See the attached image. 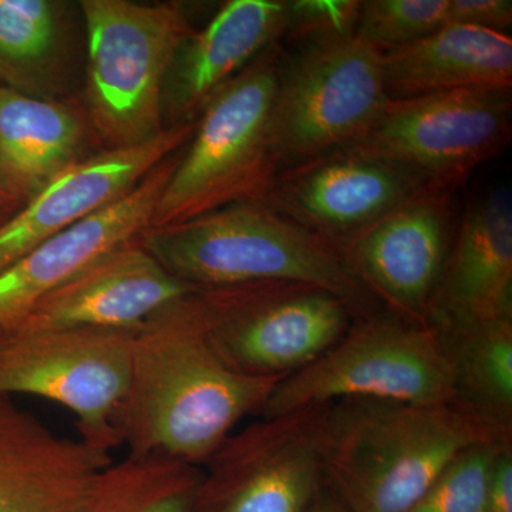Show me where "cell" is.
Returning a JSON list of instances; mask_svg holds the SVG:
<instances>
[{
    "mask_svg": "<svg viewBox=\"0 0 512 512\" xmlns=\"http://www.w3.org/2000/svg\"><path fill=\"white\" fill-rule=\"evenodd\" d=\"M360 8L362 2L357 0L288 2V28L284 39L299 46L329 37L352 35L356 33Z\"/></svg>",
    "mask_w": 512,
    "mask_h": 512,
    "instance_id": "obj_26",
    "label": "cell"
},
{
    "mask_svg": "<svg viewBox=\"0 0 512 512\" xmlns=\"http://www.w3.org/2000/svg\"><path fill=\"white\" fill-rule=\"evenodd\" d=\"M453 197L430 188L339 245L384 308L426 319L456 234Z\"/></svg>",
    "mask_w": 512,
    "mask_h": 512,
    "instance_id": "obj_14",
    "label": "cell"
},
{
    "mask_svg": "<svg viewBox=\"0 0 512 512\" xmlns=\"http://www.w3.org/2000/svg\"><path fill=\"white\" fill-rule=\"evenodd\" d=\"M389 99L382 52L356 33L284 53L271 120L279 173L362 140Z\"/></svg>",
    "mask_w": 512,
    "mask_h": 512,
    "instance_id": "obj_8",
    "label": "cell"
},
{
    "mask_svg": "<svg viewBox=\"0 0 512 512\" xmlns=\"http://www.w3.org/2000/svg\"><path fill=\"white\" fill-rule=\"evenodd\" d=\"M9 207H13L12 202H10L9 198L0 190V211L6 210V208Z\"/></svg>",
    "mask_w": 512,
    "mask_h": 512,
    "instance_id": "obj_31",
    "label": "cell"
},
{
    "mask_svg": "<svg viewBox=\"0 0 512 512\" xmlns=\"http://www.w3.org/2000/svg\"><path fill=\"white\" fill-rule=\"evenodd\" d=\"M90 131L72 104L0 86V190L23 207L86 157Z\"/></svg>",
    "mask_w": 512,
    "mask_h": 512,
    "instance_id": "obj_20",
    "label": "cell"
},
{
    "mask_svg": "<svg viewBox=\"0 0 512 512\" xmlns=\"http://www.w3.org/2000/svg\"><path fill=\"white\" fill-rule=\"evenodd\" d=\"M281 380L228 366L208 338L200 291L192 293L136 330L121 441L137 460L207 463L239 421L261 413Z\"/></svg>",
    "mask_w": 512,
    "mask_h": 512,
    "instance_id": "obj_1",
    "label": "cell"
},
{
    "mask_svg": "<svg viewBox=\"0 0 512 512\" xmlns=\"http://www.w3.org/2000/svg\"><path fill=\"white\" fill-rule=\"evenodd\" d=\"M507 444L512 441L480 444L463 451L404 512H485L494 460Z\"/></svg>",
    "mask_w": 512,
    "mask_h": 512,
    "instance_id": "obj_24",
    "label": "cell"
},
{
    "mask_svg": "<svg viewBox=\"0 0 512 512\" xmlns=\"http://www.w3.org/2000/svg\"><path fill=\"white\" fill-rule=\"evenodd\" d=\"M288 28V2L228 0L178 50L164 83L167 127L191 124L208 103Z\"/></svg>",
    "mask_w": 512,
    "mask_h": 512,
    "instance_id": "obj_18",
    "label": "cell"
},
{
    "mask_svg": "<svg viewBox=\"0 0 512 512\" xmlns=\"http://www.w3.org/2000/svg\"><path fill=\"white\" fill-rule=\"evenodd\" d=\"M194 128L195 123L167 127L141 146L103 148L70 165L0 224V272L47 239L120 200L158 164L187 146Z\"/></svg>",
    "mask_w": 512,
    "mask_h": 512,
    "instance_id": "obj_15",
    "label": "cell"
},
{
    "mask_svg": "<svg viewBox=\"0 0 512 512\" xmlns=\"http://www.w3.org/2000/svg\"><path fill=\"white\" fill-rule=\"evenodd\" d=\"M173 461L128 458L59 436L0 396V512H133L164 491Z\"/></svg>",
    "mask_w": 512,
    "mask_h": 512,
    "instance_id": "obj_6",
    "label": "cell"
},
{
    "mask_svg": "<svg viewBox=\"0 0 512 512\" xmlns=\"http://www.w3.org/2000/svg\"><path fill=\"white\" fill-rule=\"evenodd\" d=\"M177 154V153H175ZM180 156L158 164L128 194L47 239L0 272V332L23 322L37 303L100 256L134 241L150 227L165 184Z\"/></svg>",
    "mask_w": 512,
    "mask_h": 512,
    "instance_id": "obj_16",
    "label": "cell"
},
{
    "mask_svg": "<svg viewBox=\"0 0 512 512\" xmlns=\"http://www.w3.org/2000/svg\"><path fill=\"white\" fill-rule=\"evenodd\" d=\"M447 15L448 0H365L356 35L383 52L437 32Z\"/></svg>",
    "mask_w": 512,
    "mask_h": 512,
    "instance_id": "obj_25",
    "label": "cell"
},
{
    "mask_svg": "<svg viewBox=\"0 0 512 512\" xmlns=\"http://www.w3.org/2000/svg\"><path fill=\"white\" fill-rule=\"evenodd\" d=\"M200 301L211 345L249 376H291L332 348L356 319L335 293L305 282L201 289Z\"/></svg>",
    "mask_w": 512,
    "mask_h": 512,
    "instance_id": "obj_9",
    "label": "cell"
},
{
    "mask_svg": "<svg viewBox=\"0 0 512 512\" xmlns=\"http://www.w3.org/2000/svg\"><path fill=\"white\" fill-rule=\"evenodd\" d=\"M198 291L171 275L134 239L47 295L13 330L137 329L165 306Z\"/></svg>",
    "mask_w": 512,
    "mask_h": 512,
    "instance_id": "obj_17",
    "label": "cell"
},
{
    "mask_svg": "<svg viewBox=\"0 0 512 512\" xmlns=\"http://www.w3.org/2000/svg\"><path fill=\"white\" fill-rule=\"evenodd\" d=\"M430 188L409 168L348 146L282 170L264 204L339 247Z\"/></svg>",
    "mask_w": 512,
    "mask_h": 512,
    "instance_id": "obj_13",
    "label": "cell"
},
{
    "mask_svg": "<svg viewBox=\"0 0 512 512\" xmlns=\"http://www.w3.org/2000/svg\"><path fill=\"white\" fill-rule=\"evenodd\" d=\"M86 117L104 148L141 146L165 130L163 93L178 50L195 32L180 2L83 0Z\"/></svg>",
    "mask_w": 512,
    "mask_h": 512,
    "instance_id": "obj_5",
    "label": "cell"
},
{
    "mask_svg": "<svg viewBox=\"0 0 512 512\" xmlns=\"http://www.w3.org/2000/svg\"><path fill=\"white\" fill-rule=\"evenodd\" d=\"M328 404L266 417L207 461L197 507L205 512H306L325 485Z\"/></svg>",
    "mask_w": 512,
    "mask_h": 512,
    "instance_id": "obj_12",
    "label": "cell"
},
{
    "mask_svg": "<svg viewBox=\"0 0 512 512\" xmlns=\"http://www.w3.org/2000/svg\"><path fill=\"white\" fill-rule=\"evenodd\" d=\"M350 397L454 404L450 367L433 326L384 306L353 319L332 348L276 384L259 416Z\"/></svg>",
    "mask_w": 512,
    "mask_h": 512,
    "instance_id": "obj_7",
    "label": "cell"
},
{
    "mask_svg": "<svg viewBox=\"0 0 512 512\" xmlns=\"http://www.w3.org/2000/svg\"><path fill=\"white\" fill-rule=\"evenodd\" d=\"M137 329L12 330L0 336V396L30 394L72 410L82 437L113 450L121 443Z\"/></svg>",
    "mask_w": 512,
    "mask_h": 512,
    "instance_id": "obj_10",
    "label": "cell"
},
{
    "mask_svg": "<svg viewBox=\"0 0 512 512\" xmlns=\"http://www.w3.org/2000/svg\"><path fill=\"white\" fill-rule=\"evenodd\" d=\"M67 9L59 0H0V86L55 99L64 79Z\"/></svg>",
    "mask_w": 512,
    "mask_h": 512,
    "instance_id": "obj_23",
    "label": "cell"
},
{
    "mask_svg": "<svg viewBox=\"0 0 512 512\" xmlns=\"http://www.w3.org/2000/svg\"><path fill=\"white\" fill-rule=\"evenodd\" d=\"M510 441L456 404L350 397L326 410L325 485L349 512H404L463 451Z\"/></svg>",
    "mask_w": 512,
    "mask_h": 512,
    "instance_id": "obj_2",
    "label": "cell"
},
{
    "mask_svg": "<svg viewBox=\"0 0 512 512\" xmlns=\"http://www.w3.org/2000/svg\"><path fill=\"white\" fill-rule=\"evenodd\" d=\"M512 318V195L498 187L457 222L426 319Z\"/></svg>",
    "mask_w": 512,
    "mask_h": 512,
    "instance_id": "obj_19",
    "label": "cell"
},
{
    "mask_svg": "<svg viewBox=\"0 0 512 512\" xmlns=\"http://www.w3.org/2000/svg\"><path fill=\"white\" fill-rule=\"evenodd\" d=\"M426 320L450 367L454 404L512 433V318Z\"/></svg>",
    "mask_w": 512,
    "mask_h": 512,
    "instance_id": "obj_22",
    "label": "cell"
},
{
    "mask_svg": "<svg viewBox=\"0 0 512 512\" xmlns=\"http://www.w3.org/2000/svg\"><path fill=\"white\" fill-rule=\"evenodd\" d=\"M284 47L265 49L195 121L150 227L178 224L242 202H265L278 165L271 120Z\"/></svg>",
    "mask_w": 512,
    "mask_h": 512,
    "instance_id": "obj_4",
    "label": "cell"
},
{
    "mask_svg": "<svg viewBox=\"0 0 512 512\" xmlns=\"http://www.w3.org/2000/svg\"><path fill=\"white\" fill-rule=\"evenodd\" d=\"M0 336H2V332H0Z\"/></svg>",
    "mask_w": 512,
    "mask_h": 512,
    "instance_id": "obj_32",
    "label": "cell"
},
{
    "mask_svg": "<svg viewBox=\"0 0 512 512\" xmlns=\"http://www.w3.org/2000/svg\"><path fill=\"white\" fill-rule=\"evenodd\" d=\"M512 136V89H461L389 99L356 146L456 192Z\"/></svg>",
    "mask_w": 512,
    "mask_h": 512,
    "instance_id": "obj_11",
    "label": "cell"
},
{
    "mask_svg": "<svg viewBox=\"0 0 512 512\" xmlns=\"http://www.w3.org/2000/svg\"><path fill=\"white\" fill-rule=\"evenodd\" d=\"M138 242L175 278L198 289L296 281L322 286L355 318L383 308L340 249L264 202H242L192 220L148 227Z\"/></svg>",
    "mask_w": 512,
    "mask_h": 512,
    "instance_id": "obj_3",
    "label": "cell"
},
{
    "mask_svg": "<svg viewBox=\"0 0 512 512\" xmlns=\"http://www.w3.org/2000/svg\"><path fill=\"white\" fill-rule=\"evenodd\" d=\"M202 477L192 468L181 480L151 498L133 512H192L197 504Z\"/></svg>",
    "mask_w": 512,
    "mask_h": 512,
    "instance_id": "obj_28",
    "label": "cell"
},
{
    "mask_svg": "<svg viewBox=\"0 0 512 512\" xmlns=\"http://www.w3.org/2000/svg\"><path fill=\"white\" fill-rule=\"evenodd\" d=\"M306 512H349L346 510L345 505L340 503L338 498L335 497L326 485H323L322 490L316 495L315 500L309 505Z\"/></svg>",
    "mask_w": 512,
    "mask_h": 512,
    "instance_id": "obj_30",
    "label": "cell"
},
{
    "mask_svg": "<svg viewBox=\"0 0 512 512\" xmlns=\"http://www.w3.org/2000/svg\"><path fill=\"white\" fill-rule=\"evenodd\" d=\"M485 512H512V444L501 448L495 457Z\"/></svg>",
    "mask_w": 512,
    "mask_h": 512,
    "instance_id": "obj_29",
    "label": "cell"
},
{
    "mask_svg": "<svg viewBox=\"0 0 512 512\" xmlns=\"http://www.w3.org/2000/svg\"><path fill=\"white\" fill-rule=\"evenodd\" d=\"M447 25L507 33L512 26L511 0H448Z\"/></svg>",
    "mask_w": 512,
    "mask_h": 512,
    "instance_id": "obj_27",
    "label": "cell"
},
{
    "mask_svg": "<svg viewBox=\"0 0 512 512\" xmlns=\"http://www.w3.org/2000/svg\"><path fill=\"white\" fill-rule=\"evenodd\" d=\"M390 99L461 89H512V39L507 33L446 25L382 52Z\"/></svg>",
    "mask_w": 512,
    "mask_h": 512,
    "instance_id": "obj_21",
    "label": "cell"
}]
</instances>
